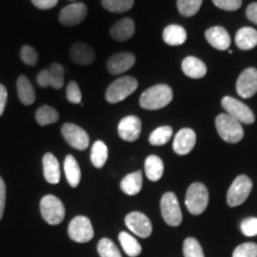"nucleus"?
<instances>
[{"mask_svg":"<svg viewBox=\"0 0 257 257\" xmlns=\"http://www.w3.org/2000/svg\"><path fill=\"white\" fill-rule=\"evenodd\" d=\"M32 4L41 10H49L53 9L57 4L59 0H31Z\"/></svg>","mask_w":257,"mask_h":257,"instance_id":"obj_43","label":"nucleus"},{"mask_svg":"<svg viewBox=\"0 0 257 257\" xmlns=\"http://www.w3.org/2000/svg\"><path fill=\"white\" fill-rule=\"evenodd\" d=\"M221 106L226 113L238 120L239 123L244 124H252L255 121V114L250 110L246 105H244L242 101H238L232 96H224L221 99Z\"/></svg>","mask_w":257,"mask_h":257,"instance_id":"obj_8","label":"nucleus"},{"mask_svg":"<svg viewBox=\"0 0 257 257\" xmlns=\"http://www.w3.org/2000/svg\"><path fill=\"white\" fill-rule=\"evenodd\" d=\"M161 213L166 223L170 226H179L182 223V212L174 193L168 192L163 194L161 199Z\"/></svg>","mask_w":257,"mask_h":257,"instance_id":"obj_7","label":"nucleus"},{"mask_svg":"<svg viewBox=\"0 0 257 257\" xmlns=\"http://www.w3.org/2000/svg\"><path fill=\"white\" fill-rule=\"evenodd\" d=\"M37 82L41 87L62 88L64 83V68L60 63H53L49 69L42 70L38 74Z\"/></svg>","mask_w":257,"mask_h":257,"instance_id":"obj_11","label":"nucleus"},{"mask_svg":"<svg viewBox=\"0 0 257 257\" xmlns=\"http://www.w3.org/2000/svg\"><path fill=\"white\" fill-rule=\"evenodd\" d=\"M36 121L42 126H46V125L56 123L59 120V113L54 107L48 105L41 106L40 108L36 111Z\"/></svg>","mask_w":257,"mask_h":257,"instance_id":"obj_31","label":"nucleus"},{"mask_svg":"<svg viewBox=\"0 0 257 257\" xmlns=\"http://www.w3.org/2000/svg\"><path fill=\"white\" fill-rule=\"evenodd\" d=\"M64 174H66L67 181L72 187H76L80 184L81 170H80L78 161L72 155H68L64 160Z\"/></svg>","mask_w":257,"mask_h":257,"instance_id":"obj_27","label":"nucleus"},{"mask_svg":"<svg viewBox=\"0 0 257 257\" xmlns=\"http://www.w3.org/2000/svg\"><path fill=\"white\" fill-rule=\"evenodd\" d=\"M70 59L73 62L81 64V66H89L95 60V53L87 43H74L69 50Z\"/></svg>","mask_w":257,"mask_h":257,"instance_id":"obj_18","label":"nucleus"},{"mask_svg":"<svg viewBox=\"0 0 257 257\" xmlns=\"http://www.w3.org/2000/svg\"><path fill=\"white\" fill-rule=\"evenodd\" d=\"M135 34V23L131 18H124L117 22L113 27L111 28L110 35L115 41H127Z\"/></svg>","mask_w":257,"mask_h":257,"instance_id":"obj_20","label":"nucleus"},{"mask_svg":"<svg viewBox=\"0 0 257 257\" xmlns=\"http://www.w3.org/2000/svg\"><path fill=\"white\" fill-rule=\"evenodd\" d=\"M197 143V135L192 128H181L174 138L173 149L178 155H187L193 150Z\"/></svg>","mask_w":257,"mask_h":257,"instance_id":"obj_16","label":"nucleus"},{"mask_svg":"<svg viewBox=\"0 0 257 257\" xmlns=\"http://www.w3.org/2000/svg\"><path fill=\"white\" fill-rule=\"evenodd\" d=\"M217 133L227 143H238L244 137L242 125L227 113H220L216 118Z\"/></svg>","mask_w":257,"mask_h":257,"instance_id":"obj_2","label":"nucleus"},{"mask_svg":"<svg viewBox=\"0 0 257 257\" xmlns=\"http://www.w3.org/2000/svg\"><path fill=\"white\" fill-rule=\"evenodd\" d=\"M138 87L137 80L133 76H121L108 86L106 91V100L110 104H117L131 95Z\"/></svg>","mask_w":257,"mask_h":257,"instance_id":"obj_4","label":"nucleus"},{"mask_svg":"<svg viewBox=\"0 0 257 257\" xmlns=\"http://www.w3.org/2000/svg\"><path fill=\"white\" fill-rule=\"evenodd\" d=\"M240 230L243 234L252 237L257 234V218H246L240 223Z\"/></svg>","mask_w":257,"mask_h":257,"instance_id":"obj_40","label":"nucleus"},{"mask_svg":"<svg viewBox=\"0 0 257 257\" xmlns=\"http://www.w3.org/2000/svg\"><path fill=\"white\" fill-rule=\"evenodd\" d=\"M108 157V150L107 147L104 142L101 141H96V142L93 144L92 152H91V161L93 166L95 168H101L107 161Z\"/></svg>","mask_w":257,"mask_h":257,"instance_id":"obj_30","label":"nucleus"},{"mask_svg":"<svg viewBox=\"0 0 257 257\" xmlns=\"http://www.w3.org/2000/svg\"><path fill=\"white\" fill-rule=\"evenodd\" d=\"M179 12L185 17H192L197 15L202 5V0H178Z\"/></svg>","mask_w":257,"mask_h":257,"instance_id":"obj_33","label":"nucleus"},{"mask_svg":"<svg viewBox=\"0 0 257 257\" xmlns=\"http://www.w3.org/2000/svg\"><path fill=\"white\" fill-rule=\"evenodd\" d=\"M232 257H257V244L244 243L234 249Z\"/></svg>","mask_w":257,"mask_h":257,"instance_id":"obj_37","label":"nucleus"},{"mask_svg":"<svg viewBox=\"0 0 257 257\" xmlns=\"http://www.w3.org/2000/svg\"><path fill=\"white\" fill-rule=\"evenodd\" d=\"M6 101H8V89L0 83V115L4 113Z\"/></svg>","mask_w":257,"mask_h":257,"instance_id":"obj_44","label":"nucleus"},{"mask_svg":"<svg viewBox=\"0 0 257 257\" xmlns=\"http://www.w3.org/2000/svg\"><path fill=\"white\" fill-rule=\"evenodd\" d=\"M146 175L150 181H159L162 178L163 172H165V165L163 161L156 155H150L146 160Z\"/></svg>","mask_w":257,"mask_h":257,"instance_id":"obj_25","label":"nucleus"},{"mask_svg":"<svg viewBox=\"0 0 257 257\" xmlns=\"http://www.w3.org/2000/svg\"><path fill=\"white\" fill-rule=\"evenodd\" d=\"M173 128L170 126H160L156 130H154L149 137V142L152 146H163L168 143L172 138Z\"/></svg>","mask_w":257,"mask_h":257,"instance_id":"obj_32","label":"nucleus"},{"mask_svg":"<svg viewBox=\"0 0 257 257\" xmlns=\"http://www.w3.org/2000/svg\"><path fill=\"white\" fill-rule=\"evenodd\" d=\"M21 59L28 66H35L37 63L38 54L31 46H24L21 50Z\"/></svg>","mask_w":257,"mask_h":257,"instance_id":"obj_39","label":"nucleus"},{"mask_svg":"<svg viewBox=\"0 0 257 257\" xmlns=\"http://www.w3.org/2000/svg\"><path fill=\"white\" fill-rule=\"evenodd\" d=\"M186 207L189 213L198 216L206 210L208 204V191L201 182H194L189 186L185 199Z\"/></svg>","mask_w":257,"mask_h":257,"instance_id":"obj_3","label":"nucleus"},{"mask_svg":"<svg viewBox=\"0 0 257 257\" xmlns=\"http://www.w3.org/2000/svg\"><path fill=\"white\" fill-rule=\"evenodd\" d=\"M185 257H205L200 243L193 237H188L184 242Z\"/></svg>","mask_w":257,"mask_h":257,"instance_id":"obj_36","label":"nucleus"},{"mask_svg":"<svg viewBox=\"0 0 257 257\" xmlns=\"http://www.w3.org/2000/svg\"><path fill=\"white\" fill-rule=\"evenodd\" d=\"M162 36L168 46H181L187 40V32L181 25L172 24L163 30Z\"/></svg>","mask_w":257,"mask_h":257,"instance_id":"obj_23","label":"nucleus"},{"mask_svg":"<svg viewBox=\"0 0 257 257\" xmlns=\"http://www.w3.org/2000/svg\"><path fill=\"white\" fill-rule=\"evenodd\" d=\"M61 133L66 142L70 147L75 148L78 150H85L89 146V137L88 134L83 130L82 127L73 123H66L62 125Z\"/></svg>","mask_w":257,"mask_h":257,"instance_id":"obj_10","label":"nucleus"},{"mask_svg":"<svg viewBox=\"0 0 257 257\" xmlns=\"http://www.w3.org/2000/svg\"><path fill=\"white\" fill-rule=\"evenodd\" d=\"M135 62H136V59H135L134 54L118 53L107 60L106 68L113 75H118V74L125 73L130 68H133Z\"/></svg>","mask_w":257,"mask_h":257,"instance_id":"obj_17","label":"nucleus"},{"mask_svg":"<svg viewBox=\"0 0 257 257\" xmlns=\"http://www.w3.org/2000/svg\"><path fill=\"white\" fill-rule=\"evenodd\" d=\"M252 189V182L246 175H239L233 180L232 185L227 191V204L231 207L242 205L249 197Z\"/></svg>","mask_w":257,"mask_h":257,"instance_id":"obj_6","label":"nucleus"},{"mask_svg":"<svg viewBox=\"0 0 257 257\" xmlns=\"http://www.w3.org/2000/svg\"><path fill=\"white\" fill-rule=\"evenodd\" d=\"M67 99L72 104H81L82 94L79 85L75 81H70L67 86Z\"/></svg>","mask_w":257,"mask_h":257,"instance_id":"obj_38","label":"nucleus"},{"mask_svg":"<svg viewBox=\"0 0 257 257\" xmlns=\"http://www.w3.org/2000/svg\"><path fill=\"white\" fill-rule=\"evenodd\" d=\"M44 178L49 184H59L61 178L59 161L51 153H47L43 157Z\"/></svg>","mask_w":257,"mask_h":257,"instance_id":"obj_22","label":"nucleus"},{"mask_svg":"<svg viewBox=\"0 0 257 257\" xmlns=\"http://www.w3.org/2000/svg\"><path fill=\"white\" fill-rule=\"evenodd\" d=\"M236 44L239 49L250 50L257 46V31L252 28H242L236 34Z\"/></svg>","mask_w":257,"mask_h":257,"instance_id":"obj_24","label":"nucleus"},{"mask_svg":"<svg viewBox=\"0 0 257 257\" xmlns=\"http://www.w3.org/2000/svg\"><path fill=\"white\" fill-rule=\"evenodd\" d=\"M5 202H6V186L4 180L0 176V220H2L3 214L5 210Z\"/></svg>","mask_w":257,"mask_h":257,"instance_id":"obj_42","label":"nucleus"},{"mask_svg":"<svg viewBox=\"0 0 257 257\" xmlns=\"http://www.w3.org/2000/svg\"><path fill=\"white\" fill-rule=\"evenodd\" d=\"M218 9L225 11H236L242 6V0H212Z\"/></svg>","mask_w":257,"mask_h":257,"instance_id":"obj_41","label":"nucleus"},{"mask_svg":"<svg viewBox=\"0 0 257 257\" xmlns=\"http://www.w3.org/2000/svg\"><path fill=\"white\" fill-rule=\"evenodd\" d=\"M125 224L131 232L142 238H148L153 232V225L149 218L141 212H131L125 217Z\"/></svg>","mask_w":257,"mask_h":257,"instance_id":"obj_12","label":"nucleus"},{"mask_svg":"<svg viewBox=\"0 0 257 257\" xmlns=\"http://www.w3.org/2000/svg\"><path fill=\"white\" fill-rule=\"evenodd\" d=\"M143 185L142 173L135 172L125 176L120 182V188L125 194L127 195H136L141 192Z\"/></svg>","mask_w":257,"mask_h":257,"instance_id":"obj_26","label":"nucleus"},{"mask_svg":"<svg viewBox=\"0 0 257 257\" xmlns=\"http://www.w3.org/2000/svg\"><path fill=\"white\" fill-rule=\"evenodd\" d=\"M119 242L123 246L124 252L130 257H137L142 252V246L138 243V240L135 237L131 236L127 232H120L119 233Z\"/></svg>","mask_w":257,"mask_h":257,"instance_id":"obj_29","label":"nucleus"},{"mask_svg":"<svg viewBox=\"0 0 257 257\" xmlns=\"http://www.w3.org/2000/svg\"><path fill=\"white\" fill-rule=\"evenodd\" d=\"M68 234L73 240L78 243H87L94 236L91 220L87 217L79 216L75 217L69 223Z\"/></svg>","mask_w":257,"mask_h":257,"instance_id":"obj_9","label":"nucleus"},{"mask_svg":"<svg viewBox=\"0 0 257 257\" xmlns=\"http://www.w3.org/2000/svg\"><path fill=\"white\" fill-rule=\"evenodd\" d=\"M98 252L100 257H123L119 249L108 238H102L98 243Z\"/></svg>","mask_w":257,"mask_h":257,"instance_id":"obj_35","label":"nucleus"},{"mask_svg":"<svg viewBox=\"0 0 257 257\" xmlns=\"http://www.w3.org/2000/svg\"><path fill=\"white\" fill-rule=\"evenodd\" d=\"M205 37L208 43L218 50H227L231 44L230 35L223 27L210 28L205 32Z\"/></svg>","mask_w":257,"mask_h":257,"instance_id":"obj_19","label":"nucleus"},{"mask_svg":"<svg viewBox=\"0 0 257 257\" xmlns=\"http://www.w3.org/2000/svg\"><path fill=\"white\" fill-rule=\"evenodd\" d=\"M87 17V6L81 3H74L66 8H63L60 12L61 24L66 27H74L78 25Z\"/></svg>","mask_w":257,"mask_h":257,"instance_id":"obj_14","label":"nucleus"},{"mask_svg":"<svg viewBox=\"0 0 257 257\" xmlns=\"http://www.w3.org/2000/svg\"><path fill=\"white\" fill-rule=\"evenodd\" d=\"M142 121L136 115H127L118 124V135L126 142H135L141 136Z\"/></svg>","mask_w":257,"mask_h":257,"instance_id":"obj_15","label":"nucleus"},{"mask_svg":"<svg viewBox=\"0 0 257 257\" xmlns=\"http://www.w3.org/2000/svg\"><path fill=\"white\" fill-rule=\"evenodd\" d=\"M246 17L250 22L257 24V3H252L246 9Z\"/></svg>","mask_w":257,"mask_h":257,"instance_id":"obj_45","label":"nucleus"},{"mask_svg":"<svg viewBox=\"0 0 257 257\" xmlns=\"http://www.w3.org/2000/svg\"><path fill=\"white\" fill-rule=\"evenodd\" d=\"M173 100V91L168 85L161 83L148 88L142 93L140 98L141 107L149 111L160 110L166 107Z\"/></svg>","mask_w":257,"mask_h":257,"instance_id":"obj_1","label":"nucleus"},{"mask_svg":"<svg viewBox=\"0 0 257 257\" xmlns=\"http://www.w3.org/2000/svg\"><path fill=\"white\" fill-rule=\"evenodd\" d=\"M236 89L238 95L244 99L255 95L257 92V69L246 68L243 70L237 80Z\"/></svg>","mask_w":257,"mask_h":257,"instance_id":"obj_13","label":"nucleus"},{"mask_svg":"<svg viewBox=\"0 0 257 257\" xmlns=\"http://www.w3.org/2000/svg\"><path fill=\"white\" fill-rule=\"evenodd\" d=\"M41 213L43 219L50 225H57L63 220L66 210L62 201L55 195H46L41 200Z\"/></svg>","mask_w":257,"mask_h":257,"instance_id":"obj_5","label":"nucleus"},{"mask_svg":"<svg viewBox=\"0 0 257 257\" xmlns=\"http://www.w3.org/2000/svg\"><path fill=\"white\" fill-rule=\"evenodd\" d=\"M182 70L188 78L201 79L206 75L207 67L201 60L194 56H188L182 61Z\"/></svg>","mask_w":257,"mask_h":257,"instance_id":"obj_21","label":"nucleus"},{"mask_svg":"<svg viewBox=\"0 0 257 257\" xmlns=\"http://www.w3.org/2000/svg\"><path fill=\"white\" fill-rule=\"evenodd\" d=\"M17 91L18 96L21 101L24 105H31L34 104L35 99H36V94H35V89L32 87L30 80L27 76L21 75L17 80Z\"/></svg>","mask_w":257,"mask_h":257,"instance_id":"obj_28","label":"nucleus"},{"mask_svg":"<svg viewBox=\"0 0 257 257\" xmlns=\"http://www.w3.org/2000/svg\"><path fill=\"white\" fill-rule=\"evenodd\" d=\"M134 0H101L104 9L114 14L126 12L134 6Z\"/></svg>","mask_w":257,"mask_h":257,"instance_id":"obj_34","label":"nucleus"}]
</instances>
